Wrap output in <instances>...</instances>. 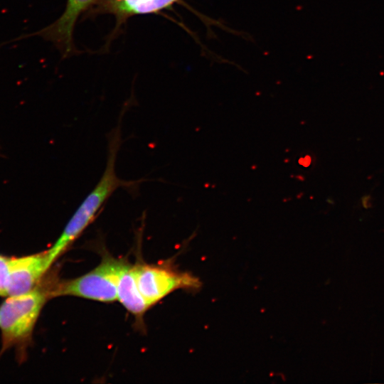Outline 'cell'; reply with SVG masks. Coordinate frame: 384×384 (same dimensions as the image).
Returning <instances> with one entry per match:
<instances>
[{
    "label": "cell",
    "mask_w": 384,
    "mask_h": 384,
    "mask_svg": "<svg viewBox=\"0 0 384 384\" xmlns=\"http://www.w3.org/2000/svg\"><path fill=\"white\" fill-rule=\"evenodd\" d=\"M117 300L135 316H142L150 307L142 297L137 284L134 266L124 263L117 284Z\"/></svg>",
    "instance_id": "cell-7"
},
{
    "label": "cell",
    "mask_w": 384,
    "mask_h": 384,
    "mask_svg": "<svg viewBox=\"0 0 384 384\" xmlns=\"http://www.w3.org/2000/svg\"><path fill=\"white\" fill-rule=\"evenodd\" d=\"M50 297V289L39 284L23 294L8 296L0 305V355L15 348L19 360L23 356L34 326L46 301Z\"/></svg>",
    "instance_id": "cell-2"
},
{
    "label": "cell",
    "mask_w": 384,
    "mask_h": 384,
    "mask_svg": "<svg viewBox=\"0 0 384 384\" xmlns=\"http://www.w3.org/2000/svg\"><path fill=\"white\" fill-rule=\"evenodd\" d=\"M124 263L105 258L87 274L56 285L50 289V297L75 296L103 302L117 300V284Z\"/></svg>",
    "instance_id": "cell-3"
},
{
    "label": "cell",
    "mask_w": 384,
    "mask_h": 384,
    "mask_svg": "<svg viewBox=\"0 0 384 384\" xmlns=\"http://www.w3.org/2000/svg\"><path fill=\"white\" fill-rule=\"evenodd\" d=\"M134 271L139 289L149 306L175 290L196 289L201 285L195 276L169 267L137 265Z\"/></svg>",
    "instance_id": "cell-4"
},
{
    "label": "cell",
    "mask_w": 384,
    "mask_h": 384,
    "mask_svg": "<svg viewBox=\"0 0 384 384\" xmlns=\"http://www.w3.org/2000/svg\"><path fill=\"white\" fill-rule=\"evenodd\" d=\"M151 0H100L92 13L111 14L116 16L117 26L128 18L149 14Z\"/></svg>",
    "instance_id": "cell-8"
},
{
    "label": "cell",
    "mask_w": 384,
    "mask_h": 384,
    "mask_svg": "<svg viewBox=\"0 0 384 384\" xmlns=\"http://www.w3.org/2000/svg\"><path fill=\"white\" fill-rule=\"evenodd\" d=\"M51 265L47 250L25 256L10 257L8 296L33 289Z\"/></svg>",
    "instance_id": "cell-5"
},
{
    "label": "cell",
    "mask_w": 384,
    "mask_h": 384,
    "mask_svg": "<svg viewBox=\"0 0 384 384\" xmlns=\"http://www.w3.org/2000/svg\"><path fill=\"white\" fill-rule=\"evenodd\" d=\"M111 130L107 137V154L105 169L100 180L79 205L66 224L60 237L48 250L51 264L73 243L90 225L100 208L118 188H123L134 193L144 180L126 181L119 178L115 172V161L122 144L121 121Z\"/></svg>",
    "instance_id": "cell-1"
},
{
    "label": "cell",
    "mask_w": 384,
    "mask_h": 384,
    "mask_svg": "<svg viewBox=\"0 0 384 384\" xmlns=\"http://www.w3.org/2000/svg\"><path fill=\"white\" fill-rule=\"evenodd\" d=\"M9 259V256L0 255V296L4 297H8Z\"/></svg>",
    "instance_id": "cell-9"
},
{
    "label": "cell",
    "mask_w": 384,
    "mask_h": 384,
    "mask_svg": "<svg viewBox=\"0 0 384 384\" xmlns=\"http://www.w3.org/2000/svg\"><path fill=\"white\" fill-rule=\"evenodd\" d=\"M99 1L67 0L65 11L60 18L35 34L53 43L64 56L72 54L75 50L73 34L77 20L82 13L92 9Z\"/></svg>",
    "instance_id": "cell-6"
}]
</instances>
